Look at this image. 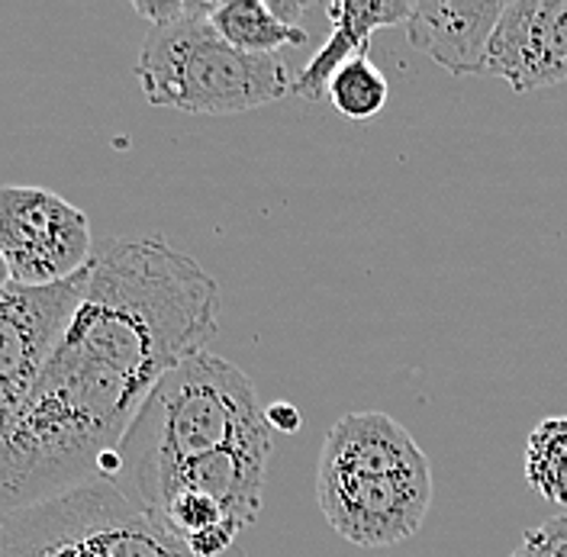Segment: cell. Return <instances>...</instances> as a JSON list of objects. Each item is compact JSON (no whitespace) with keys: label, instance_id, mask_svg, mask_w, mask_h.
Segmentation results:
<instances>
[{"label":"cell","instance_id":"4fadbf2b","mask_svg":"<svg viewBox=\"0 0 567 557\" xmlns=\"http://www.w3.org/2000/svg\"><path fill=\"white\" fill-rule=\"evenodd\" d=\"M526 484L542 499L567 506V416L545 419L529 432Z\"/></svg>","mask_w":567,"mask_h":557},{"label":"cell","instance_id":"52a82bcc","mask_svg":"<svg viewBox=\"0 0 567 557\" xmlns=\"http://www.w3.org/2000/svg\"><path fill=\"white\" fill-rule=\"evenodd\" d=\"M91 265L49 287L10 283L0 290V435L20 413L45 361L69 332L87 290Z\"/></svg>","mask_w":567,"mask_h":557},{"label":"cell","instance_id":"8fae6325","mask_svg":"<svg viewBox=\"0 0 567 557\" xmlns=\"http://www.w3.org/2000/svg\"><path fill=\"white\" fill-rule=\"evenodd\" d=\"M413 3L403 0H339L329 3L326 13L332 20V35L322 42L317 55L310 59L307 69L293 78L290 91L303 101H319L326 94V84L336 71L346 62H352L358 55H368L371 49V35L388 27H406Z\"/></svg>","mask_w":567,"mask_h":557},{"label":"cell","instance_id":"ac0fdd59","mask_svg":"<svg viewBox=\"0 0 567 557\" xmlns=\"http://www.w3.org/2000/svg\"><path fill=\"white\" fill-rule=\"evenodd\" d=\"M268 7L284 27H300V17L307 10V3H300V0H268Z\"/></svg>","mask_w":567,"mask_h":557},{"label":"cell","instance_id":"3957f363","mask_svg":"<svg viewBox=\"0 0 567 557\" xmlns=\"http://www.w3.org/2000/svg\"><path fill=\"white\" fill-rule=\"evenodd\" d=\"M265 422L255 383L233 361L197 351L145 396L110 477L136 506L175 467L216 452Z\"/></svg>","mask_w":567,"mask_h":557},{"label":"cell","instance_id":"7a4b0ae2","mask_svg":"<svg viewBox=\"0 0 567 557\" xmlns=\"http://www.w3.org/2000/svg\"><path fill=\"white\" fill-rule=\"evenodd\" d=\"M317 503L346 541L393 548L413 538L429 516V457L388 413H346L319 452Z\"/></svg>","mask_w":567,"mask_h":557},{"label":"cell","instance_id":"2e32d148","mask_svg":"<svg viewBox=\"0 0 567 557\" xmlns=\"http://www.w3.org/2000/svg\"><path fill=\"white\" fill-rule=\"evenodd\" d=\"M216 7L219 0H136L133 3V10L142 20H148V27L175 23L184 17H213Z\"/></svg>","mask_w":567,"mask_h":557},{"label":"cell","instance_id":"ba28073f","mask_svg":"<svg viewBox=\"0 0 567 557\" xmlns=\"http://www.w3.org/2000/svg\"><path fill=\"white\" fill-rule=\"evenodd\" d=\"M271 452H275V432L265 419L258 429L239 435L236 442L175 467L142 499L140 509L152 516L175 493H204L216 499L226 509V516L246 532L261 513V493H265Z\"/></svg>","mask_w":567,"mask_h":557},{"label":"cell","instance_id":"277c9868","mask_svg":"<svg viewBox=\"0 0 567 557\" xmlns=\"http://www.w3.org/2000/svg\"><path fill=\"white\" fill-rule=\"evenodd\" d=\"M136 78L152 106L229 116L275 104L293 78L278 55H248L216 33L210 17L148 27Z\"/></svg>","mask_w":567,"mask_h":557},{"label":"cell","instance_id":"5bb4252c","mask_svg":"<svg viewBox=\"0 0 567 557\" xmlns=\"http://www.w3.org/2000/svg\"><path fill=\"white\" fill-rule=\"evenodd\" d=\"M326 97L349 120H371L388 106V78L368 55H358L329 78Z\"/></svg>","mask_w":567,"mask_h":557},{"label":"cell","instance_id":"6da1fadb","mask_svg":"<svg viewBox=\"0 0 567 557\" xmlns=\"http://www.w3.org/2000/svg\"><path fill=\"white\" fill-rule=\"evenodd\" d=\"M216 326L219 283L197 258L158 236L97 245L69 332L0 435V519L110 481L145 396Z\"/></svg>","mask_w":567,"mask_h":557},{"label":"cell","instance_id":"30bf717a","mask_svg":"<svg viewBox=\"0 0 567 557\" xmlns=\"http://www.w3.org/2000/svg\"><path fill=\"white\" fill-rule=\"evenodd\" d=\"M506 3H452V0H420L410 10L406 39L416 52L455 74H481L487 65V49Z\"/></svg>","mask_w":567,"mask_h":557},{"label":"cell","instance_id":"7c38bea8","mask_svg":"<svg viewBox=\"0 0 567 557\" xmlns=\"http://www.w3.org/2000/svg\"><path fill=\"white\" fill-rule=\"evenodd\" d=\"M210 23L229 45L248 55H275L284 45H307V30L284 27L268 0H219Z\"/></svg>","mask_w":567,"mask_h":557},{"label":"cell","instance_id":"8992f818","mask_svg":"<svg viewBox=\"0 0 567 557\" xmlns=\"http://www.w3.org/2000/svg\"><path fill=\"white\" fill-rule=\"evenodd\" d=\"M0 255L13 283L49 287L81 275L91 258V219L49 187H0Z\"/></svg>","mask_w":567,"mask_h":557},{"label":"cell","instance_id":"9c48e42d","mask_svg":"<svg viewBox=\"0 0 567 557\" xmlns=\"http://www.w3.org/2000/svg\"><path fill=\"white\" fill-rule=\"evenodd\" d=\"M487 74L516 94L567 81V0H509L487 49Z\"/></svg>","mask_w":567,"mask_h":557},{"label":"cell","instance_id":"e0dca14e","mask_svg":"<svg viewBox=\"0 0 567 557\" xmlns=\"http://www.w3.org/2000/svg\"><path fill=\"white\" fill-rule=\"evenodd\" d=\"M265 419H268L271 432H284V435H290V432H297L303 425V416H300V410L293 403H271V406H265Z\"/></svg>","mask_w":567,"mask_h":557},{"label":"cell","instance_id":"d6986e66","mask_svg":"<svg viewBox=\"0 0 567 557\" xmlns=\"http://www.w3.org/2000/svg\"><path fill=\"white\" fill-rule=\"evenodd\" d=\"M13 283V278H10V268H7V258L0 255V290H7Z\"/></svg>","mask_w":567,"mask_h":557},{"label":"cell","instance_id":"5b68a950","mask_svg":"<svg viewBox=\"0 0 567 557\" xmlns=\"http://www.w3.org/2000/svg\"><path fill=\"white\" fill-rule=\"evenodd\" d=\"M0 557H190L113 481H91L0 519Z\"/></svg>","mask_w":567,"mask_h":557},{"label":"cell","instance_id":"9a60e30c","mask_svg":"<svg viewBox=\"0 0 567 557\" xmlns=\"http://www.w3.org/2000/svg\"><path fill=\"white\" fill-rule=\"evenodd\" d=\"M509 557H567V516L526 528Z\"/></svg>","mask_w":567,"mask_h":557}]
</instances>
